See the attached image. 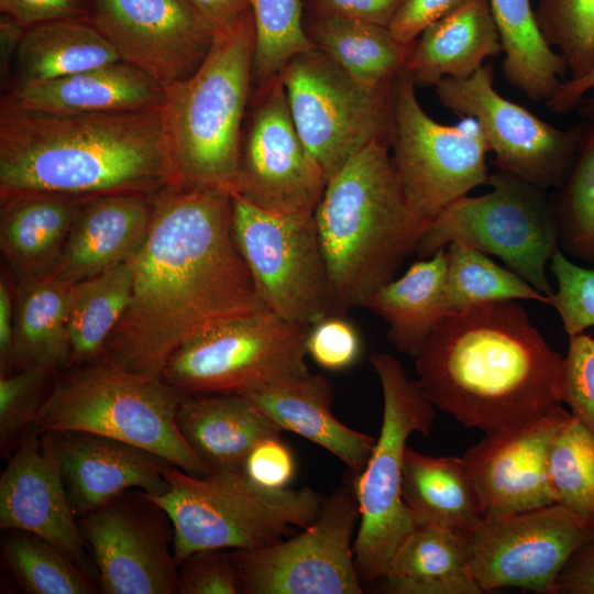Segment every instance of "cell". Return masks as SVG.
Wrapping results in <instances>:
<instances>
[{"label":"cell","mask_w":594,"mask_h":594,"mask_svg":"<svg viewBox=\"0 0 594 594\" xmlns=\"http://www.w3.org/2000/svg\"><path fill=\"white\" fill-rule=\"evenodd\" d=\"M231 196L173 185L154 194L148 233L133 257L130 301L101 360L161 377L194 338L266 309L234 240Z\"/></svg>","instance_id":"cell-1"},{"label":"cell","mask_w":594,"mask_h":594,"mask_svg":"<svg viewBox=\"0 0 594 594\" xmlns=\"http://www.w3.org/2000/svg\"><path fill=\"white\" fill-rule=\"evenodd\" d=\"M562 356L515 300L447 315L415 358L417 383L433 406L485 433L561 406Z\"/></svg>","instance_id":"cell-2"},{"label":"cell","mask_w":594,"mask_h":594,"mask_svg":"<svg viewBox=\"0 0 594 594\" xmlns=\"http://www.w3.org/2000/svg\"><path fill=\"white\" fill-rule=\"evenodd\" d=\"M169 184L161 105L52 114L1 98L0 198L29 191L153 195Z\"/></svg>","instance_id":"cell-3"},{"label":"cell","mask_w":594,"mask_h":594,"mask_svg":"<svg viewBox=\"0 0 594 594\" xmlns=\"http://www.w3.org/2000/svg\"><path fill=\"white\" fill-rule=\"evenodd\" d=\"M314 219L328 271L331 315L364 307L416 252L421 235L387 141L372 142L329 178Z\"/></svg>","instance_id":"cell-4"},{"label":"cell","mask_w":594,"mask_h":594,"mask_svg":"<svg viewBox=\"0 0 594 594\" xmlns=\"http://www.w3.org/2000/svg\"><path fill=\"white\" fill-rule=\"evenodd\" d=\"M254 52L251 11L213 36L195 74L165 89L161 109L169 185L234 193Z\"/></svg>","instance_id":"cell-5"},{"label":"cell","mask_w":594,"mask_h":594,"mask_svg":"<svg viewBox=\"0 0 594 594\" xmlns=\"http://www.w3.org/2000/svg\"><path fill=\"white\" fill-rule=\"evenodd\" d=\"M164 477L165 492L141 493L168 516L177 564L199 550L275 544L310 525L324 499L310 487H263L243 470L197 475L169 465Z\"/></svg>","instance_id":"cell-6"},{"label":"cell","mask_w":594,"mask_h":594,"mask_svg":"<svg viewBox=\"0 0 594 594\" xmlns=\"http://www.w3.org/2000/svg\"><path fill=\"white\" fill-rule=\"evenodd\" d=\"M184 396L162 377L125 371L101 359L63 374L41 402L40 433L82 431L153 452L191 474L211 470L183 438L176 413Z\"/></svg>","instance_id":"cell-7"},{"label":"cell","mask_w":594,"mask_h":594,"mask_svg":"<svg viewBox=\"0 0 594 594\" xmlns=\"http://www.w3.org/2000/svg\"><path fill=\"white\" fill-rule=\"evenodd\" d=\"M370 362L383 393L380 436L365 468L354 473L360 521L354 538V561L363 583L382 580L407 537L418 525L403 498V461L410 435L428 436L435 406L400 361L376 352Z\"/></svg>","instance_id":"cell-8"},{"label":"cell","mask_w":594,"mask_h":594,"mask_svg":"<svg viewBox=\"0 0 594 594\" xmlns=\"http://www.w3.org/2000/svg\"><path fill=\"white\" fill-rule=\"evenodd\" d=\"M492 190L448 205L420 235L416 253L433 255L454 241L499 257L548 298L546 266L560 244V227L544 189L504 170L490 174Z\"/></svg>","instance_id":"cell-9"},{"label":"cell","mask_w":594,"mask_h":594,"mask_svg":"<svg viewBox=\"0 0 594 594\" xmlns=\"http://www.w3.org/2000/svg\"><path fill=\"white\" fill-rule=\"evenodd\" d=\"M296 129L327 179L374 141L389 143L395 81L365 85L316 47L279 72Z\"/></svg>","instance_id":"cell-10"},{"label":"cell","mask_w":594,"mask_h":594,"mask_svg":"<svg viewBox=\"0 0 594 594\" xmlns=\"http://www.w3.org/2000/svg\"><path fill=\"white\" fill-rule=\"evenodd\" d=\"M389 148L421 234L448 205L488 182L490 146L479 122L470 117L455 125L436 122L421 108L405 73L395 81Z\"/></svg>","instance_id":"cell-11"},{"label":"cell","mask_w":594,"mask_h":594,"mask_svg":"<svg viewBox=\"0 0 594 594\" xmlns=\"http://www.w3.org/2000/svg\"><path fill=\"white\" fill-rule=\"evenodd\" d=\"M310 327L261 311L218 324L168 360L161 377L183 396L243 393L309 373Z\"/></svg>","instance_id":"cell-12"},{"label":"cell","mask_w":594,"mask_h":594,"mask_svg":"<svg viewBox=\"0 0 594 594\" xmlns=\"http://www.w3.org/2000/svg\"><path fill=\"white\" fill-rule=\"evenodd\" d=\"M360 506L354 476L323 499L300 532L253 550H229L240 593L362 594L354 561Z\"/></svg>","instance_id":"cell-13"},{"label":"cell","mask_w":594,"mask_h":594,"mask_svg":"<svg viewBox=\"0 0 594 594\" xmlns=\"http://www.w3.org/2000/svg\"><path fill=\"white\" fill-rule=\"evenodd\" d=\"M231 198L234 240L264 306L306 327L331 315L328 271L314 216L276 215L235 193Z\"/></svg>","instance_id":"cell-14"},{"label":"cell","mask_w":594,"mask_h":594,"mask_svg":"<svg viewBox=\"0 0 594 594\" xmlns=\"http://www.w3.org/2000/svg\"><path fill=\"white\" fill-rule=\"evenodd\" d=\"M471 572L482 592L519 587L557 594L559 575L594 524L560 504L483 517L460 530Z\"/></svg>","instance_id":"cell-15"},{"label":"cell","mask_w":594,"mask_h":594,"mask_svg":"<svg viewBox=\"0 0 594 594\" xmlns=\"http://www.w3.org/2000/svg\"><path fill=\"white\" fill-rule=\"evenodd\" d=\"M328 179L294 123L279 75L253 87L234 193L265 211L312 217Z\"/></svg>","instance_id":"cell-16"},{"label":"cell","mask_w":594,"mask_h":594,"mask_svg":"<svg viewBox=\"0 0 594 594\" xmlns=\"http://www.w3.org/2000/svg\"><path fill=\"white\" fill-rule=\"evenodd\" d=\"M449 111L479 122L497 169L514 174L547 190L558 188L575 157L583 123L560 129L494 88V67L484 63L472 75L443 78L435 86Z\"/></svg>","instance_id":"cell-17"},{"label":"cell","mask_w":594,"mask_h":594,"mask_svg":"<svg viewBox=\"0 0 594 594\" xmlns=\"http://www.w3.org/2000/svg\"><path fill=\"white\" fill-rule=\"evenodd\" d=\"M129 492L78 521L100 587L108 594L178 593L172 522L141 491Z\"/></svg>","instance_id":"cell-18"},{"label":"cell","mask_w":594,"mask_h":594,"mask_svg":"<svg viewBox=\"0 0 594 594\" xmlns=\"http://www.w3.org/2000/svg\"><path fill=\"white\" fill-rule=\"evenodd\" d=\"M88 20L164 89L195 74L215 36L187 0H89Z\"/></svg>","instance_id":"cell-19"},{"label":"cell","mask_w":594,"mask_h":594,"mask_svg":"<svg viewBox=\"0 0 594 594\" xmlns=\"http://www.w3.org/2000/svg\"><path fill=\"white\" fill-rule=\"evenodd\" d=\"M569 415L559 406L541 417L485 433L464 453L484 517L557 504L548 459L554 436Z\"/></svg>","instance_id":"cell-20"},{"label":"cell","mask_w":594,"mask_h":594,"mask_svg":"<svg viewBox=\"0 0 594 594\" xmlns=\"http://www.w3.org/2000/svg\"><path fill=\"white\" fill-rule=\"evenodd\" d=\"M42 443L61 472L76 516H84L135 488L161 494L172 465L133 444L82 431L43 432Z\"/></svg>","instance_id":"cell-21"},{"label":"cell","mask_w":594,"mask_h":594,"mask_svg":"<svg viewBox=\"0 0 594 594\" xmlns=\"http://www.w3.org/2000/svg\"><path fill=\"white\" fill-rule=\"evenodd\" d=\"M32 422L0 480V527L36 535L67 554L89 578L87 546L61 472Z\"/></svg>","instance_id":"cell-22"},{"label":"cell","mask_w":594,"mask_h":594,"mask_svg":"<svg viewBox=\"0 0 594 594\" xmlns=\"http://www.w3.org/2000/svg\"><path fill=\"white\" fill-rule=\"evenodd\" d=\"M153 197L120 193L87 198L52 272L74 284L134 257L148 233Z\"/></svg>","instance_id":"cell-23"},{"label":"cell","mask_w":594,"mask_h":594,"mask_svg":"<svg viewBox=\"0 0 594 594\" xmlns=\"http://www.w3.org/2000/svg\"><path fill=\"white\" fill-rule=\"evenodd\" d=\"M282 431L297 433L329 451L353 473L361 472L376 439L349 428L332 413L333 387L310 372L243 393Z\"/></svg>","instance_id":"cell-24"},{"label":"cell","mask_w":594,"mask_h":594,"mask_svg":"<svg viewBox=\"0 0 594 594\" xmlns=\"http://www.w3.org/2000/svg\"><path fill=\"white\" fill-rule=\"evenodd\" d=\"M20 107L52 114L141 110L162 103L165 89L123 61L38 84H16L8 95Z\"/></svg>","instance_id":"cell-25"},{"label":"cell","mask_w":594,"mask_h":594,"mask_svg":"<svg viewBox=\"0 0 594 594\" xmlns=\"http://www.w3.org/2000/svg\"><path fill=\"white\" fill-rule=\"evenodd\" d=\"M176 424L187 444L211 471H242L258 441L282 432L239 393L184 396Z\"/></svg>","instance_id":"cell-26"},{"label":"cell","mask_w":594,"mask_h":594,"mask_svg":"<svg viewBox=\"0 0 594 594\" xmlns=\"http://www.w3.org/2000/svg\"><path fill=\"white\" fill-rule=\"evenodd\" d=\"M502 53L488 0H466L437 20L414 42L405 73L416 87L472 75L485 59Z\"/></svg>","instance_id":"cell-27"},{"label":"cell","mask_w":594,"mask_h":594,"mask_svg":"<svg viewBox=\"0 0 594 594\" xmlns=\"http://www.w3.org/2000/svg\"><path fill=\"white\" fill-rule=\"evenodd\" d=\"M87 198L44 191L1 197L0 246L21 278L55 268Z\"/></svg>","instance_id":"cell-28"},{"label":"cell","mask_w":594,"mask_h":594,"mask_svg":"<svg viewBox=\"0 0 594 594\" xmlns=\"http://www.w3.org/2000/svg\"><path fill=\"white\" fill-rule=\"evenodd\" d=\"M446 248L410 265L403 276L378 288L364 307L387 324V338L416 358L437 324L450 314L446 294Z\"/></svg>","instance_id":"cell-29"},{"label":"cell","mask_w":594,"mask_h":594,"mask_svg":"<svg viewBox=\"0 0 594 594\" xmlns=\"http://www.w3.org/2000/svg\"><path fill=\"white\" fill-rule=\"evenodd\" d=\"M392 594H482L464 551L461 531L418 524L382 579Z\"/></svg>","instance_id":"cell-30"},{"label":"cell","mask_w":594,"mask_h":594,"mask_svg":"<svg viewBox=\"0 0 594 594\" xmlns=\"http://www.w3.org/2000/svg\"><path fill=\"white\" fill-rule=\"evenodd\" d=\"M402 491L417 524L464 530L484 517L463 457H431L406 447Z\"/></svg>","instance_id":"cell-31"},{"label":"cell","mask_w":594,"mask_h":594,"mask_svg":"<svg viewBox=\"0 0 594 594\" xmlns=\"http://www.w3.org/2000/svg\"><path fill=\"white\" fill-rule=\"evenodd\" d=\"M21 279L14 298L13 364L52 372L69 361L68 300L73 284L53 272Z\"/></svg>","instance_id":"cell-32"},{"label":"cell","mask_w":594,"mask_h":594,"mask_svg":"<svg viewBox=\"0 0 594 594\" xmlns=\"http://www.w3.org/2000/svg\"><path fill=\"white\" fill-rule=\"evenodd\" d=\"M305 31L317 50L369 86L394 81L414 46L397 41L386 26L314 11L305 16Z\"/></svg>","instance_id":"cell-33"},{"label":"cell","mask_w":594,"mask_h":594,"mask_svg":"<svg viewBox=\"0 0 594 594\" xmlns=\"http://www.w3.org/2000/svg\"><path fill=\"white\" fill-rule=\"evenodd\" d=\"M509 85L536 102L547 103L569 74L564 57L543 37L531 0H488Z\"/></svg>","instance_id":"cell-34"},{"label":"cell","mask_w":594,"mask_h":594,"mask_svg":"<svg viewBox=\"0 0 594 594\" xmlns=\"http://www.w3.org/2000/svg\"><path fill=\"white\" fill-rule=\"evenodd\" d=\"M18 84H38L121 62L88 19H64L26 29L16 50Z\"/></svg>","instance_id":"cell-35"},{"label":"cell","mask_w":594,"mask_h":594,"mask_svg":"<svg viewBox=\"0 0 594 594\" xmlns=\"http://www.w3.org/2000/svg\"><path fill=\"white\" fill-rule=\"evenodd\" d=\"M133 257L72 285L68 300L69 362L99 360L131 296Z\"/></svg>","instance_id":"cell-36"},{"label":"cell","mask_w":594,"mask_h":594,"mask_svg":"<svg viewBox=\"0 0 594 594\" xmlns=\"http://www.w3.org/2000/svg\"><path fill=\"white\" fill-rule=\"evenodd\" d=\"M446 294L450 314L475 305L505 300H535L549 305V298L514 271L485 253L459 241L446 246Z\"/></svg>","instance_id":"cell-37"},{"label":"cell","mask_w":594,"mask_h":594,"mask_svg":"<svg viewBox=\"0 0 594 594\" xmlns=\"http://www.w3.org/2000/svg\"><path fill=\"white\" fill-rule=\"evenodd\" d=\"M2 556L16 582L32 594L94 593L89 576L61 549L23 531L6 530Z\"/></svg>","instance_id":"cell-38"},{"label":"cell","mask_w":594,"mask_h":594,"mask_svg":"<svg viewBox=\"0 0 594 594\" xmlns=\"http://www.w3.org/2000/svg\"><path fill=\"white\" fill-rule=\"evenodd\" d=\"M552 202L560 243L569 254L594 264V122H583L573 163Z\"/></svg>","instance_id":"cell-39"},{"label":"cell","mask_w":594,"mask_h":594,"mask_svg":"<svg viewBox=\"0 0 594 594\" xmlns=\"http://www.w3.org/2000/svg\"><path fill=\"white\" fill-rule=\"evenodd\" d=\"M548 473L556 503L594 524V436L571 413L552 441Z\"/></svg>","instance_id":"cell-40"},{"label":"cell","mask_w":594,"mask_h":594,"mask_svg":"<svg viewBox=\"0 0 594 594\" xmlns=\"http://www.w3.org/2000/svg\"><path fill=\"white\" fill-rule=\"evenodd\" d=\"M255 26L253 87L315 47L305 31L304 0H251Z\"/></svg>","instance_id":"cell-41"},{"label":"cell","mask_w":594,"mask_h":594,"mask_svg":"<svg viewBox=\"0 0 594 594\" xmlns=\"http://www.w3.org/2000/svg\"><path fill=\"white\" fill-rule=\"evenodd\" d=\"M535 12L543 37L568 63L566 79L588 73L594 65V0H539Z\"/></svg>","instance_id":"cell-42"},{"label":"cell","mask_w":594,"mask_h":594,"mask_svg":"<svg viewBox=\"0 0 594 594\" xmlns=\"http://www.w3.org/2000/svg\"><path fill=\"white\" fill-rule=\"evenodd\" d=\"M558 288L549 297L570 337L594 327V270L571 262L558 249L550 260Z\"/></svg>","instance_id":"cell-43"},{"label":"cell","mask_w":594,"mask_h":594,"mask_svg":"<svg viewBox=\"0 0 594 594\" xmlns=\"http://www.w3.org/2000/svg\"><path fill=\"white\" fill-rule=\"evenodd\" d=\"M560 399L594 436V338L584 332L570 337L561 364Z\"/></svg>","instance_id":"cell-44"},{"label":"cell","mask_w":594,"mask_h":594,"mask_svg":"<svg viewBox=\"0 0 594 594\" xmlns=\"http://www.w3.org/2000/svg\"><path fill=\"white\" fill-rule=\"evenodd\" d=\"M50 373L35 367L20 369L14 374L1 373L0 435L2 443L10 441L33 422L41 405L40 393Z\"/></svg>","instance_id":"cell-45"},{"label":"cell","mask_w":594,"mask_h":594,"mask_svg":"<svg viewBox=\"0 0 594 594\" xmlns=\"http://www.w3.org/2000/svg\"><path fill=\"white\" fill-rule=\"evenodd\" d=\"M363 343L356 327L343 316L329 315L309 328L307 354L327 371L353 366L362 354Z\"/></svg>","instance_id":"cell-46"},{"label":"cell","mask_w":594,"mask_h":594,"mask_svg":"<svg viewBox=\"0 0 594 594\" xmlns=\"http://www.w3.org/2000/svg\"><path fill=\"white\" fill-rule=\"evenodd\" d=\"M179 594H238L239 580L229 550H199L178 563Z\"/></svg>","instance_id":"cell-47"},{"label":"cell","mask_w":594,"mask_h":594,"mask_svg":"<svg viewBox=\"0 0 594 594\" xmlns=\"http://www.w3.org/2000/svg\"><path fill=\"white\" fill-rule=\"evenodd\" d=\"M295 460L279 436L258 441L246 457L243 471L266 488H285L295 475Z\"/></svg>","instance_id":"cell-48"},{"label":"cell","mask_w":594,"mask_h":594,"mask_svg":"<svg viewBox=\"0 0 594 594\" xmlns=\"http://www.w3.org/2000/svg\"><path fill=\"white\" fill-rule=\"evenodd\" d=\"M1 14L30 28L64 19H89V0H0Z\"/></svg>","instance_id":"cell-49"},{"label":"cell","mask_w":594,"mask_h":594,"mask_svg":"<svg viewBox=\"0 0 594 594\" xmlns=\"http://www.w3.org/2000/svg\"><path fill=\"white\" fill-rule=\"evenodd\" d=\"M466 0H403L388 30L404 44L414 43L430 24L452 12Z\"/></svg>","instance_id":"cell-50"},{"label":"cell","mask_w":594,"mask_h":594,"mask_svg":"<svg viewBox=\"0 0 594 594\" xmlns=\"http://www.w3.org/2000/svg\"><path fill=\"white\" fill-rule=\"evenodd\" d=\"M403 0H311L310 11L388 28Z\"/></svg>","instance_id":"cell-51"},{"label":"cell","mask_w":594,"mask_h":594,"mask_svg":"<svg viewBox=\"0 0 594 594\" xmlns=\"http://www.w3.org/2000/svg\"><path fill=\"white\" fill-rule=\"evenodd\" d=\"M557 594H594V538L579 548L562 569Z\"/></svg>","instance_id":"cell-52"},{"label":"cell","mask_w":594,"mask_h":594,"mask_svg":"<svg viewBox=\"0 0 594 594\" xmlns=\"http://www.w3.org/2000/svg\"><path fill=\"white\" fill-rule=\"evenodd\" d=\"M213 35L235 25L251 12V0H187Z\"/></svg>","instance_id":"cell-53"},{"label":"cell","mask_w":594,"mask_h":594,"mask_svg":"<svg viewBox=\"0 0 594 594\" xmlns=\"http://www.w3.org/2000/svg\"><path fill=\"white\" fill-rule=\"evenodd\" d=\"M4 278L0 280V363L1 373L13 365L12 344L14 329V298Z\"/></svg>","instance_id":"cell-54"},{"label":"cell","mask_w":594,"mask_h":594,"mask_svg":"<svg viewBox=\"0 0 594 594\" xmlns=\"http://www.w3.org/2000/svg\"><path fill=\"white\" fill-rule=\"evenodd\" d=\"M594 89V65L579 79H565L546 103L551 112L566 114L575 110L580 100Z\"/></svg>","instance_id":"cell-55"},{"label":"cell","mask_w":594,"mask_h":594,"mask_svg":"<svg viewBox=\"0 0 594 594\" xmlns=\"http://www.w3.org/2000/svg\"><path fill=\"white\" fill-rule=\"evenodd\" d=\"M26 28L6 14H1L0 34H1V57L2 67L13 50H18Z\"/></svg>","instance_id":"cell-56"},{"label":"cell","mask_w":594,"mask_h":594,"mask_svg":"<svg viewBox=\"0 0 594 594\" xmlns=\"http://www.w3.org/2000/svg\"><path fill=\"white\" fill-rule=\"evenodd\" d=\"M586 122H594V89L586 94L575 108Z\"/></svg>","instance_id":"cell-57"}]
</instances>
